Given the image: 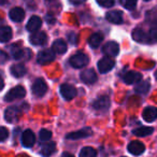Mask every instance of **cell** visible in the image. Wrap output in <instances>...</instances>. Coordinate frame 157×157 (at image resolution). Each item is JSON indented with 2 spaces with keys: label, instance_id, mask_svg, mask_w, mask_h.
I'll return each mask as SVG.
<instances>
[{
  "label": "cell",
  "instance_id": "obj_1",
  "mask_svg": "<svg viewBox=\"0 0 157 157\" xmlns=\"http://www.w3.org/2000/svg\"><path fill=\"white\" fill-rule=\"evenodd\" d=\"M88 60H90V59H88L87 55H85L84 53H78V54L70 57L69 63L73 68L81 69V68H84L86 65H87Z\"/></svg>",
  "mask_w": 157,
  "mask_h": 157
},
{
  "label": "cell",
  "instance_id": "obj_2",
  "mask_svg": "<svg viewBox=\"0 0 157 157\" xmlns=\"http://www.w3.org/2000/svg\"><path fill=\"white\" fill-rule=\"evenodd\" d=\"M55 59V52L51 48H45L38 54L37 60L40 65H48Z\"/></svg>",
  "mask_w": 157,
  "mask_h": 157
},
{
  "label": "cell",
  "instance_id": "obj_3",
  "mask_svg": "<svg viewBox=\"0 0 157 157\" xmlns=\"http://www.w3.org/2000/svg\"><path fill=\"white\" fill-rule=\"evenodd\" d=\"M26 95V90H25L23 86L18 85L16 87H13L7 93L6 95V100L7 101H13L16 99H21L23 97H25Z\"/></svg>",
  "mask_w": 157,
  "mask_h": 157
},
{
  "label": "cell",
  "instance_id": "obj_4",
  "mask_svg": "<svg viewBox=\"0 0 157 157\" xmlns=\"http://www.w3.org/2000/svg\"><path fill=\"white\" fill-rule=\"evenodd\" d=\"M48 92V84L42 78H37L33 84V94L37 97H42Z\"/></svg>",
  "mask_w": 157,
  "mask_h": 157
},
{
  "label": "cell",
  "instance_id": "obj_5",
  "mask_svg": "<svg viewBox=\"0 0 157 157\" xmlns=\"http://www.w3.org/2000/svg\"><path fill=\"white\" fill-rule=\"evenodd\" d=\"M114 66H115V61L110 56L103 57L98 61V69L101 73H108V72L113 69Z\"/></svg>",
  "mask_w": 157,
  "mask_h": 157
},
{
  "label": "cell",
  "instance_id": "obj_6",
  "mask_svg": "<svg viewBox=\"0 0 157 157\" xmlns=\"http://www.w3.org/2000/svg\"><path fill=\"white\" fill-rule=\"evenodd\" d=\"M60 94L66 100H71L76 96V88L71 84H63L60 86Z\"/></svg>",
  "mask_w": 157,
  "mask_h": 157
},
{
  "label": "cell",
  "instance_id": "obj_7",
  "mask_svg": "<svg viewBox=\"0 0 157 157\" xmlns=\"http://www.w3.org/2000/svg\"><path fill=\"white\" fill-rule=\"evenodd\" d=\"M20 116H21V111L15 107H10L6 110V113H5V118L8 123L10 124H14L16 123L18 120H20Z\"/></svg>",
  "mask_w": 157,
  "mask_h": 157
},
{
  "label": "cell",
  "instance_id": "obj_8",
  "mask_svg": "<svg viewBox=\"0 0 157 157\" xmlns=\"http://www.w3.org/2000/svg\"><path fill=\"white\" fill-rule=\"evenodd\" d=\"M132 38L135 41L140 42V43H151L150 33H145L141 28H136L132 31Z\"/></svg>",
  "mask_w": 157,
  "mask_h": 157
},
{
  "label": "cell",
  "instance_id": "obj_9",
  "mask_svg": "<svg viewBox=\"0 0 157 157\" xmlns=\"http://www.w3.org/2000/svg\"><path fill=\"white\" fill-rule=\"evenodd\" d=\"M102 52L107 56L114 57L120 53V46L115 41H109L102 46Z\"/></svg>",
  "mask_w": 157,
  "mask_h": 157
},
{
  "label": "cell",
  "instance_id": "obj_10",
  "mask_svg": "<svg viewBox=\"0 0 157 157\" xmlns=\"http://www.w3.org/2000/svg\"><path fill=\"white\" fill-rule=\"evenodd\" d=\"M82 82L85 84H94L97 81V74L94 71V69H86L83 70L80 74Z\"/></svg>",
  "mask_w": 157,
  "mask_h": 157
},
{
  "label": "cell",
  "instance_id": "obj_11",
  "mask_svg": "<svg viewBox=\"0 0 157 157\" xmlns=\"http://www.w3.org/2000/svg\"><path fill=\"white\" fill-rule=\"evenodd\" d=\"M93 107L97 110V111L105 112L109 109L110 107V99L107 96H101L99 98H97L93 103Z\"/></svg>",
  "mask_w": 157,
  "mask_h": 157
},
{
  "label": "cell",
  "instance_id": "obj_12",
  "mask_svg": "<svg viewBox=\"0 0 157 157\" xmlns=\"http://www.w3.org/2000/svg\"><path fill=\"white\" fill-rule=\"evenodd\" d=\"M30 42L35 45H44L48 42V36L43 31H37L30 36Z\"/></svg>",
  "mask_w": 157,
  "mask_h": 157
},
{
  "label": "cell",
  "instance_id": "obj_13",
  "mask_svg": "<svg viewBox=\"0 0 157 157\" xmlns=\"http://www.w3.org/2000/svg\"><path fill=\"white\" fill-rule=\"evenodd\" d=\"M41 25H42L41 18L37 15H33L29 18L28 23H27V25H26V28H27V30L30 31V33H37L40 29V27H41Z\"/></svg>",
  "mask_w": 157,
  "mask_h": 157
},
{
  "label": "cell",
  "instance_id": "obj_14",
  "mask_svg": "<svg viewBox=\"0 0 157 157\" xmlns=\"http://www.w3.org/2000/svg\"><path fill=\"white\" fill-rule=\"evenodd\" d=\"M127 150H128V152L130 153V154L138 156V155H141L142 153L145 151V146L140 141H132L128 144Z\"/></svg>",
  "mask_w": 157,
  "mask_h": 157
},
{
  "label": "cell",
  "instance_id": "obj_15",
  "mask_svg": "<svg viewBox=\"0 0 157 157\" xmlns=\"http://www.w3.org/2000/svg\"><path fill=\"white\" fill-rule=\"evenodd\" d=\"M92 130L90 128H83L81 130L76 131V132H70L68 133L66 137L69 140H80V139H84V138H87L90 136H92Z\"/></svg>",
  "mask_w": 157,
  "mask_h": 157
},
{
  "label": "cell",
  "instance_id": "obj_16",
  "mask_svg": "<svg viewBox=\"0 0 157 157\" xmlns=\"http://www.w3.org/2000/svg\"><path fill=\"white\" fill-rule=\"evenodd\" d=\"M36 142V137L35 133L30 130V129H27L23 132L22 135V143L25 147H31V146L35 144Z\"/></svg>",
  "mask_w": 157,
  "mask_h": 157
},
{
  "label": "cell",
  "instance_id": "obj_17",
  "mask_svg": "<svg viewBox=\"0 0 157 157\" xmlns=\"http://www.w3.org/2000/svg\"><path fill=\"white\" fill-rule=\"evenodd\" d=\"M9 16H10V18L13 21V22L20 23L25 18V11L20 7L13 8V9L10 10Z\"/></svg>",
  "mask_w": 157,
  "mask_h": 157
},
{
  "label": "cell",
  "instance_id": "obj_18",
  "mask_svg": "<svg viewBox=\"0 0 157 157\" xmlns=\"http://www.w3.org/2000/svg\"><path fill=\"white\" fill-rule=\"evenodd\" d=\"M123 78H124V82L126 84H136L141 81L142 75L141 73H139L137 71H129L125 74Z\"/></svg>",
  "mask_w": 157,
  "mask_h": 157
},
{
  "label": "cell",
  "instance_id": "obj_19",
  "mask_svg": "<svg viewBox=\"0 0 157 157\" xmlns=\"http://www.w3.org/2000/svg\"><path fill=\"white\" fill-rule=\"evenodd\" d=\"M142 117L145 122H153L157 118V108L155 107H147L143 110L142 113Z\"/></svg>",
  "mask_w": 157,
  "mask_h": 157
},
{
  "label": "cell",
  "instance_id": "obj_20",
  "mask_svg": "<svg viewBox=\"0 0 157 157\" xmlns=\"http://www.w3.org/2000/svg\"><path fill=\"white\" fill-rule=\"evenodd\" d=\"M105 17H107V20L109 21L110 23H112V24L118 25L123 23V14H122V12H120V11L108 12Z\"/></svg>",
  "mask_w": 157,
  "mask_h": 157
},
{
  "label": "cell",
  "instance_id": "obj_21",
  "mask_svg": "<svg viewBox=\"0 0 157 157\" xmlns=\"http://www.w3.org/2000/svg\"><path fill=\"white\" fill-rule=\"evenodd\" d=\"M102 41H103L102 33H93V35L90 37V39H88V44H90V48H97L100 46V44L102 43Z\"/></svg>",
  "mask_w": 157,
  "mask_h": 157
},
{
  "label": "cell",
  "instance_id": "obj_22",
  "mask_svg": "<svg viewBox=\"0 0 157 157\" xmlns=\"http://www.w3.org/2000/svg\"><path fill=\"white\" fill-rule=\"evenodd\" d=\"M12 38V29L9 26H2L0 27V42L6 43L10 41Z\"/></svg>",
  "mask_w": 157,
  "mask_h": 157
},
{
  "label": "cell",
  "instance_id": "obj_23",
  "mask_svg": "<svg viewBox=\"0 0 157 157\" xmlns=\"http://www.w3.org/2000/svg\"><path fill=\"white\" fill-rule=\"evenodd\" d=\"M10 71H11L12 75L15 76V78H22L26 73V68L22 63H16V65H13L10 68Z\"/></svg>",
  "mask_w": 157,
  "mask_h": 157
},
{
  "label": "cell",
  "instance_id": "obj_24",
  "mask_svg": "<svg viewBox=\"0 0 157 157\" xmlns=\"http://www.w3.org/2000/svg\"><path fill=\"white\" fill-rule=\"evenodd\" d=\"M53 51L57 54H65L67 51V43L63 39H58L53 43Z\"/></svg>",
  "mask_w": 157,
  "mask_h": 157
},
{
  "label": "cell",
  "instance_id": "obj_25",
  "mask_svg": "<svg viewBox=\"0 0 157 157\" xmlns=\"http://www.w3.org/2000/svg\"><path fill=\"white\" fill-rule=\"evenodd\" d=\"M55 150H56V144H55V142H52V141L46 142V143L42 146L41 154L43 155L44 157H48L55 152Z\"/></svg>",
  "mask_w": 157,
  "mask_h": 157
},
{
  "label": "cell",
  "instance_id": "obj_26",
  "mask_svg": "<svg viewBox=\"0 0 157 157\" xmlns=\"http://www.w3.org/2000/svg\"><path fill=\"white\" fill-rule=\"evenodd\" d=\"M135 90L138 93V94H141V95H144V94H147V92L150 90V82L148 81H140L137 83L135 87Z\"/></svg>",
  "mask_w": 157,
  "mask_h": 157
},
{
  "label": "cell",
  "instance_id": "obj_27",
  "mask_svg": "<svg viewBox=\"0 0 157 157\" xmlns=\"http://www.w3.org/2000/svg\"><path fill=\"white\" fill-rule=\"evenodd\" d=\"M153 130L154 129L152 127H139L133 130V135L137 137H146V136H150L153 132Z\"/></svg>",
  "mask_w": 157,
  "mask_h": 157
},
{
  "label": "cell",
  "instance_id": "obj_28",
  "mask_svg": "<svg viewBox=\"0 0 157 157\" xmlns=\"http://www.w3.org/2000/svg\"><path fill=\"white\" fill-rule=\"evenodd\" d=\"M96 156H97V151L94 147H90V146L83 147L81 152H80V157H96Z\"/></svg>",
  "mask_w": 157,
  "mask_h": 157
},
{
  "label": "cell",
  "instance_id": "obj_29",
  "mask_svg": "<svg viewBox=\"0 0 157 157\" xmlns=\"http://www.w3.org/2000/svg\"><path fill=\"white\" fill-rule=\"evenodd\" d=\"M121 5L127 10H133L137 6V0H121Z\"/></svg>",
  "mask_w": 157,
  "mask_h": 157
},
{
  "label": "cell",
  "instance_id": "obj_30",
  "mask_svg": "<svg viewBox=\"0 0 157 157\" xmlns=\"http://www.w3.org/2000/svg\"><path fill=\"white\" fill-rule=\"evenodd\" d=\"M39 137H40V140H41L42 142H48V140L52 138V132L48 131V130H46V129H42L39 133Z\"/></svg>",
  "mask_w": 157,
  "mask_h": 157
},
{
  "label": "cell",
  "instance_id": "obj_31",
  "mask_svg": "<svg viewBox=\"0 0 157 157\" xmlns=\"http://www.w3.org/2000/svg\"><path fill=\"white\" fill-rule=\"evenodd\" d=\"M97 3L103 8H111L114 6V0H96Z\"/></svg>",
  "mask_w": 157,
  "mask_h": 157
},
{
  "label": "cell",
  "instance_id": "obj_32",
  "mask_svg": "<svg viewBox=\"0 0 157 157\" xmlns=\"http://www.w3.org/2000/svg\"><path fill=\"white\" fill-rule=\"evenodd\" d=\"M9 137V131L6 127H0V142L5 141Z\"/></svg>",
  "mask_w": 157,
  "mask_h": 157
},
{
  "label": "cell",
  "instance_id": "obj_33",
  "mask_svg": "<svg viewBox=\"0 0 157 157\" xmlns=\"http://www.w3.org/2000/svg\"><path fill=\"white\" fill-rule=\"evenodd\" d=\"M8 59V55L5 52L0 51V63H5Z\"/></svg>",
  "mask_w": 157,
  "mask_h": 157
},
{
  "label": "cell",
  "instance_id": "obj_34",
  "mask_svg": "<svg viewBox=\"0 0 157 157\" xmlns=\"http://www.w3.org/2000/svg\"><path fill=\"white\" fill-rule=\"evenodd\" d=\"M69 1H70V3H71V5L80 6V5H83L86 0H69Z\"/></svg>",
  "mask_w": 157,
  "mask_h": 157
},
{
  "label": "cell",
  "instance_id": "obj_35",
  "mask_svg": "<svg viewBox=\"0 0 157 157\" xmlns=\"http://www.w3.org/2000/svg\"><path fill=\"white\" fill-rule=\"evenodd\" d=\"M60 157H74V156H73L72 154H70V153H67V152H66V153H63Z\"/></svg>",
  "mask_w": 157,
  "mask_h": 157
},
{
  "label": "cell",
  "instance_id": "obj_36",
  "mask_svg": "<svg viewBox=\"0 0 157 157\" xmlns=\"http://www.w3.org/2000/svg\"><path fill=\"white\" fill-rule=\"evenodd\" d=\"M3 86H5V82H3V80L1 78H0V90H2Z\"/></svg>",
  "mask_w": 157,
  "mask_h": 157
},
{
  "label": "cell",
  "instance_id": "obj_37",
  "mask_svg": "<svg viewBox=\"0 0 157 157\" xmlns=\"http://www.w3.org/2000/svg\"><path fill=\"white\" fill-rule=\"evenodd\" d=\"M7 2V0H0V5H5Z\"/></svg>",
  "mask_w": 157,
  "mask_h": 157
},
{
  "label": "cell",
  "instance_id": "obj_38",
  "mask_svg": "<svg viewBox=\"0 0 157 157\" xmlns=\"http://www.w3.org/2000/svg\"><path fill=\"white\" fill-rule=\"evenodd\" d=\"M155 78H156V80H157V71L155 72Z\"/></svg>",
  "mask_w": 157,
  "mask_h": 157
},
{
  "label": "cell",
  "instance_id": "obj_39",
  "mask_svg": "<svg viewBox=\"0 0 157 157\" xmlns=\"http://www.w3.org/2000/svg\"><path fill=\"white\" fill-rule=\"evenodd\" d=\"M144 1H150V0H144Z\"/></svg>",
  "mask_w": 157,
  "mask_h": 157
}]
</instances>
